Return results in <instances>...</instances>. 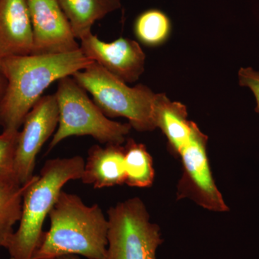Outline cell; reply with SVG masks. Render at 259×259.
<instances>
[{"mask_svg":"<svg viewBox=\"0 0 259 259\" xmlns=\"http://www.w3.org/2000/svg\"><path fill=\"white\" fill-rule=\"evenodd\" d=\"M1 62L8 86L0 103V126L3 131H20L51 83L86 69L94 61L80 49L66 54L10 56Z\"/></svg>","mask_w":259,"mask_h":259,"instance_id":"cell-1","label":"cell"},{"mask_svg":"<svg viewBox=\"0 0 259 259\" xmlns=\"http://www.w3.org/2000/svg\"><path fill=\"white\" fill-rule=\"evenodd\" d=\"M49 218L50 228L44 233L32 259L69 254L105 258L108 220L99 204L86 205L79 196L62 190Z\"/></svg>","mask_w":259,"mask_h":259,"instance_id":"cell-2","label":"cell"},{"mask_svg":"<svg viewBox=\"0 0 259 259\" xmlns=\"http://www.w3.org/2000/svg\"><path fill=\"white\" fill-rule=\"evenodd\" d=\"M84 163L79 156L48 160L40 175H34L23 194L18 230L7 248L10 259H32L45 233L44 221L64 186L69 181L81 180Z\"/></svg>","mask_w":259,"mask_h":259,"instance_id":"cell-3","label":"cell"},{"mask_svg":"<svg viewBox=\"0 0 259 259\" xmlns=\"http://www.w3.org/2000/svg\"><path fill=\"white\" fill-rule=\"evenodd\" d=\"M71 76L92 95L94 102L107 117H125L131 127L139 132L156 128L157 94L146 85L127 86L96 62Z\"/></svg>","mask_w":259,"mask_h":259,"instance_id":"cell-4","label":"cell"},{"mask_svg":"<svg viewBox=\"0 0 259 259\" xmlns=\"http://www.w3.org/2000/svg\"><path fill=\"white\" fill-rule=\"evenodd\" d=\"M59 122L49 151L71 136H90L100 144L122 145L132 128L130 123L110 120L71 76L58 81L55 93Z\"/></svg>","mask_w":259,"mask_h":259,"instance_id":"cell-5","label":"cell"},{"mask_svg":"<svg viewBox=\"0 0 259 259\" xmlns=\"http://www.w3.org/2000/svg\"><path fill=\"white\" fill-rule=\"evenodd\" d=\"M107 247L104 259H156L162 244L159 227L150 221L139 197L119 202L108 210Z\"/></svg>","mask_w":259,"mask_h":259,"instance_id":"cell-6","label":"cell"},{"mask_svg":"<svg viewBox=\"0 0 259 259\" xmlns=\"http://www.w3.org/2000/svg\"><path fill=\"white\" fill-rule=\"evenodd\" d=\"M207 141V136L193 122L185 134L168 143V148L180 157L183 168L177 197L190 198L213 212H227L229 207L215 185L209 166Z\"/></svg>","mask_w":259,"mask_h":259,"instance_id":"cell-7","label":"cell"},{"mask_svg":"<svg viewBox=\"0 0 259 259\" xmlns=\"http://www.w3.org/2000/svg\"><path fill=\"white\" fill-rule=\"evenodd\" d=\"M59 110L54 95L42 96L25 117L19 134L15 171L20 185L33 177L35 161L42 146L54 135L59 125Z\"/></svg>","mask_w":259,"mask_h":259,"instance_id":"cell-8","label":"cell"},{"mask_svg":"<svg viewBox=\"0 0 259 259\" xmlns=\"http://www.w3.org/2000/svg\"><path fill=\"white\" fill-rule=\"evenodd\" d=\"M31 20L32 55L80 50L71 24L58 0H27Z\"/></svg>","mask_w":259,"mask_h":259,"instance_id":"cell-9","label":"cell"},{"mask_svg":"<svg viewBox=\"0 0 259 259\" xmlns=\"http://www.w3.org/2000/svg\"><path fill=\"white\" fill-rule=\"evenodd\" d=\"M80 40L85 56L125 83L135 82L144 72L146 54L136 40L121 37L106 42L93 32Z\"/></svg>","mask_w":259,"mask_h":259,"instance_id":"cell-10","label":"cell"},{"mask_svg":"<svg viewBox=\"0 0 259 259\" xmlns=\"http://www.w3.org/2000/svg\"><path fill=\"white\" fill-rule=\"evenodd\" d=\"M32 44L27 0H0V59L30 55Z\"/></svg>","mask_w":259,"mask_h":259,"instance_id":"cell-11","label":"cell"},{"mask_svg":"<svg viewBox=\"0 0 259 259\" xmlns=\"http://www.w3.org/2000/svg\"><path fill=\"white\" fill-rule=\"evenodd\" d=\"M81 180L95 189L115 187L125 183V148L121 145H99L89 150Z\"/></svg>","mask_w":259,"mask_h":259,"instance_id":"cell-12","label":"cell"},{"mask_svg":"<svg viewBox=\"0 0 259 259\" xmlns=\"http://www.w3.org/2000/svg\"><path fill=\"white\" fill-rule=\"evenodd\" d=\"M76 39L92 33L97 20L120 9V0H58Z\"/></svg>","mask_w":259,"mask_h":259,"instance_id":"cell-13","label":"cell"},{"mask_svg":"<svg viewBox=\"0 0 259 259\" xmlns=\"http://www.w3.org/2000/svg\"><path fill=\"white\" fill-rule=\"evenodd\" d=\"M32 180V179H31ZM0 184V247L8 248L14 226L21 217L23 194L30 181Z\"/></svg>","mask_w":259,"mask_h":259,"instance_id":"cell-14","label":"cell"},{"mask_svg":"<svg viewBox=\"0 0 259 259\" xmlns=\"http://www.w3.org/2000/svg\"><path fill=\"white\" fill-rule=\"evenodd\" d=\"M125 148V184L130 187L147 188L153 185L155 172L153 159L144 144L127 140Z\"/></svg>","mask_w":259,"mask_h":259,"instance_id":"cell-15","label":"cell"},{"mask_svg":"<svg viewBox=\"0 0 259 259\" xmlns=\"http://www.w3.org/2000/svg\"><path fill=\"white\" fill-rule=\"evenodd\" d=\"M134 30L141 44L146 47H159L166 42L171 35V20L162 10H147L135 20Z\"/></svg>","mask_w":259,"mask_h":259,"instance_id":"cell-16","label":"cell"},{"mask_svg":"<svg viewBox=\"0 0 259 259\" xmlns=\"http://www.w3.org/2000/svg\"><path fill=\"white\" fill-rule=\"evenodd\" d=\"M19 134L20 131H3L0 134V184L19 183L15 171Z\"/></svg>","mask_w":259,"mask_h":259,"instance_id":"cell-17","label":"cell"},{"mask_svg":"<svg viewBox=\"0 0 259 259\" xmlns=\"http://www.w3.org/2000/svg\"><path fill=\"white\" fill-rule=\"evenodd\" d=\"M238 76L240 86L249 89L254 95L256 101L255 111L259 114V71L251 67L241 68Z\"/></svg>","mask_w":259,"mask_h":259,"instance_id":"cell-18","label":"cell"},{"mask_svg":"<svg viewBox=\"0 0 259 259\" xmlns=\"http://www.w3.org/2000/svg\"><path fill=\"white\" fill-rule=\"evenodd\" d=\"M7 86H8V80L5 76L4 70L2 66L1 59H0V103L4 97Z\"/></svg>","mask_w":259,"mask_h":259,"instance_id":"cell-19","label":"cell"},{"mask_svg":"<svg viewBox=\"0 0 259 259\" xmlns=\"http://www.w3.org/2000/svg\"><path fill=\"white\" fill-rule=\"evenodd\" d=\"M51 259H80L79 257L77 255H61V256L56 257V258Z\"/></svg>","mask_w":259,"mask_h":259,"instance_id":"cell-20","label":"cell"}]
</instances>
